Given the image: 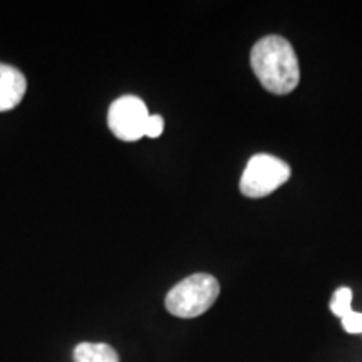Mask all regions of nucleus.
Listing matches in <instances>:
<instances>
[{
	"instance_id": "1",
	"label": "nucleus",
	"mask_w": 362,
	"mask_h": 362,
	"mask_svg": "<svg viewBox=\"0 0 362 362\" xmlns=\"http://www.w3.org/2000/svg\"><path fill=\"white\" fill-rule=\"evenodd\" d=\"M250 64L257 79L272 94L292 93L300 81L297 54L280 35H267L252 47Z\"/></svg>"
},
{
	"instance_id": "2",
	"label": "nucleus",
	"mask_w": 362,
	"mask_h": 362,
	"mask_svg": "<svg viewBox=\"0 0 362 362\" xmlns=\"http://www.w3.org/2000/svg\"><path fill=\"white\" fill-rule=\"evenodd\" d=\"M220 296V284L210 274H193L176 284L165 298L166 310L180 319L205 314Z\"/></svg>"
},
{
	"instance_id": "3",
	"label": "nucleus",
	"mask_w": 362,
	"mask_h": 362,
	"mask_svg": "<svg viewBox=\"0 0 362 362\" xmlns=\"http://www.w3.org/2000/svg\"><path fill=\"white\" fill-rule=\"evenodd\" d=\"M291 178V166L277 156L260 153L248 160L242 178L240 192L248 198H264L274 193Z\"/></svg>"
},
{
	"instance_id": "4",
	"label": "nucleus",
	"mask_w": 362,
	"mask_h": 362,
	"mask_svg": "<svg viewBox=\"0 0 362 362\" xmlns=\"http://www.w3.org/2000/svg\"><path fill=\"white\" fill-rule=\"evenodd\" d=\"M148 117L149 112L143 99L121 96L111 104L107 124L117 139L131 143L143 138Z\"/></svg>"
},
{
	"instance_id": "5",
	"label": "nucleus",
	"mask_w": 362,
	"mask_h": 362,
	"mask_svg": "<svg viewBox=\"0 0 362 362\" xmlns=\"http://www.w3.org/2000/svg\"><path fill=\"white\" fill-rule=\"evenodd\" d=\"M27 93V79L17 67L0 64V112L19 106Z\"/></svg>"
},
{
	"instance_id": "6",
	"label": "nucleus",
	"mask_w": 362,
	"mask_h": 362,
	"mask_svg": "<svg viewBox=\"0 0 362 362\" xmlns=\"http://www.w3.org/2000/svg\"><path fill=\"white\" fill-rule=\"evenodd\" d=\"M74 362H119V356L107 344L83 342L74 349Z\"/></svg>"
},
{
	"instance_id": "7",
	"label": "nucleus",
	"mask_w": 362,
	"mask_h": 362,
	"mask_svg": "<svg viewBox=\"0 0 362 362\" xmlns=\"http://www.w3.org/2000/svg\"><path fill=\"white\" fill-rule=\"evenodd\" d=\"M330 310L334 315L342 317L352 312V291L349 287H341L334 292L332 300H330Z\"/></svg>"
},
{
	"instance_id": "8",
	"label": "nucleus",
	"mask_w": 362,
	"mask_h": 362,
	"mask_svg": "<svg viewBox=\"0 0 362 362\" xmlns=\"http://www.w3.org/2000/svg\"><path fill=\"white\" fill-rule=\"evenodd\" d=\"M341 322L347 334H362V312L352 310L342 317Z\"/></svg>"
},
{
	"instance_id": "9",
	"label": "nucleus",
	"mask_w": 362,
	"mask_h": 362,
	"mask_svg": "<svg viewBox=\"0 0 362 362\" xmlns=\"http://www.w3.org/2000/svg\"><path fill=\"white\" fill-rule=\"evenodd\" d=\"M165 131V119L160 115H149L146 121V128H144V136L148 138H158Z\"/></svg>"
}]
</instances>
